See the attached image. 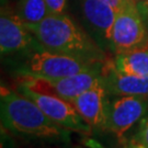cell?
<instances>
[{"label":"cell","instance_id":"19","mask_svg":"<svg viewBox=\"0 0 148 148\" xmlns=\"http://www.w3.org/2000/svg\"><path fill=\"white\" fill-rule=\"evenodd\" d=\"M135 1H136V2H138V1H143V0H135Z\"/></svg>","mask_w":148,"mask_h":148},{"label":"cell","instance_id":"9","mask_svg":"<svg viewBox=\"0 0 148 148\" xmlns=\"http://www.w3.org/2000/svg\"><path fill=\"white\" fill-rule=\"evenodd\" d=\"M40 45L18 13L2 9L0 16V52L2 57L27 54Z\"/></svg>","mask_w":148,"mask_h":148},{"label":"cell","instance_id":"11","mask_svg":"<svg viewBox=\"0 0 148 148\" xmlns=\"http://www.w3.org/2000/svg\"><path fill=\"white\" fill-rule=\"evenodd\" d=\"M102 75L109 95L148 97V77L120 71L113 59H106L103 64Z\"/></svg>","mask_w":148,"mask_h":148},{"label":"cell","instance_id":"8","mask_svg":"<svg viewBox=\"0 0 148 148\" xmlns=\"http://www.w3.org/2000/svg\"><path fill=\"white\" fill-rule=\"evenodd\" d=\"M148 113V97L109 95L106 109V130L123 139L136 123Z\"/></svg>","mask_w":148,"mask_h":148},{"label":"cell","instance_id":"12","mask_svg":"<svg viewBox=\"0 0 148 148\" xmlns=\"http://www.w3.org/2000/svg\"><path fill=\"white\" fill-rule=\"evenodd\" d=\"M113 63L120 71L148 77V42L130 52L115 55Z\"/></svg>","mask_w":148,"mask_h":148},{"label":"cell","instance_id":"15","mask_svg":"<svg viewBox=\"0 0 148 148\" xmlns=\"http://www.w3.org/2000/svg\"><path fill=\"white\" fill-rule=\"evenodd\" d=\"M49 14H62L65 13L68 0H45Z\"/></svg>","mask_w":148,"mask_h":148},{"label":"cell","instance_id":"14","mask_svg":"<svg viewBox=\"0 0 148 148\" xmlns=\"http://www.w3.org/2000/svg\"><path fill=\"white\" fill-rule=\"evenodd\" d=\"M135 140L138 144H142L148 148V113L145 115L142 121L139 122L137 134L135 136Z\"/></svg>","mask_w":148,"mask_h":148},{"label":"cell","instance_id":"7","mask_svg":"<svg viewBox=\"0 0 148 148\" xmlns=\"http://www.w3.org/2000/svg\"><path fill=\"white\" fill-rule=\"evenodd\" d=\"M80 25L100 47L110 52V38L117 11L103 0H74Z\"/></svg>","mask_w":148,"mask_h":148},{"label":"cell","instance_id":"6","mask_svg":"<svg viewBox=\"0 0 148 148\" xmlns=\"http://www.w3.org/2000/svg\"><path fill=\"white\" fill-rule=\"evenodd\" d=\"M18 91L34 101L52 121L64 128L84 134L91 131L89 124L81 117L70 101L62 99L57 95L35 91L23 84L18 86Z\"/></svg>","mask_w":148,"mask_h":148},{"label":"cell","instance_id":"13","mask_svg":"<svg viewBox=\"0 0 148 148\" xmlns=\"http://www.w3.org/2000/svg\"><path fill=\"white\" fill-rule=\"evenodd\" d=\"M16 13L27 24H36L49 14L45 0H20Z\"/></svg>","mask_w":148,"mask_h":148},{"label":"cell","instance_id":"18","mask_svg":"<svg viewBox=\"0 0 148 148\" xmlns=\"http://www.w3.org/2000/svg\"><path fill=\"white\" fill-rule=\"evenodd\" d=\"M133 148H147L146 146H144V145H142V144H138L137 146H134Z\"/></svg>","mask_w":148,"mask_h":148},{"label":"cell","instance_id":"10","mask_svg":"<svg viewBox=\"0 0 148 148\" xmlns=\"http://www.w3.org/2000/svg\"><path fill=\"white\" fill-rule=\"evenodd\" d=\"M70 102L74 104L81 117L89 124L91 130H106V109L109 95L104 80L85 91Z\"/></svg>","mask_w":148,"mask_h":148},{"label":"cell","instance_id":"2","mask_svg":"<svg viewBox=\"0 0 148 148\" xmlns=\"http://www.w3.org/2000/svg\"><path fill=\"white\" fill-rule=\"evenodd\" d=\"M1 124L11 133L45 142H66L68 130L52 121L36 103L19 91L1 88Z\"/></svg>","mask_w":148,"mask_h":148},{"label":"cell","instance_id":"5","mask_svg":"<svg viewBox=\"0 0 148 148\" xmlns=\"http://www.w3.org/2000/svg\"><path fill=\"white\" fill-rule=\"evenodd\" d=\"M102 68L103 65L59 79L25 77V79L22 80L21 84L38 92L49 93L67 101H73L75 98L103 80Z\"/></svg>","mask_w":148,"mask_h":148},{"label":"cell","instance_id":"4","mask_svg":"<svg viewBox=\"0 0 148 148\" xmlns=\"http://www.w3.org/2000/svg\"><path fill=\"white\" fill-rule=\"evenodd\" d=\"M148 42V27L135 0H130L116 12L110 38L114 55L130 52Z\"/></svg>","mask_w":148,"mask_h":148},{"label":"cell","instance_id":"16","mask_svg":"<svg viewBox=\"0 0 148 148\" xmlns=\"http://www.w3.org/2000/svg\"><path fill=\"white\" fill-rule=\"evenodd\" d=\"M137 3V8L140 14L143 16V20L146 24V27H148V0H143V1H138L136 2Z\"/></svg>","mask_w":148,"mask_h":148},{"label":"cell","instance_id":"17","mask_svg":"<svg viewBox=\"0 0 148 148\" xmlns=\"http://www.w3.org/2000/svg\"><path fill=\"white\" fill-rule=\"evenodd\" d=\"M103 1L108 2V3H109V5H111L115 10L119 11L122 7L125 5L127 1H130V0H103Z\"/></svg>","mask_w":148,"mask_h":148},{"label":"cell","instance_id":"3","mask_svg":"<svg viewBox=\"0 0 148 148\" xmlns=\"http://www.w3.org/2000/svg\"><path fill=\"white\" fill-rule=\"evenodd\" d=\"M104 63H88L68 55L54 53L38 45L25 54L18 73L25 77L59 79L92 69Z\"/></svg>","mask_w":148,"mask_h":148},{"label":"cell","instance_id":"1","mask_svg":"<svg viewBox=\"0 0 148 148\" xmlns=\"http://www.w3.org/2000/svg\"><path fill=\"white\" fill-rule=\"evenodd\" d=\"M27 27L40 45L47 51L92 64L104 63L108 59L95 38L66 12L48 14L43 21Z\"/></svg>","mask_w":148,"mask_h":148}]
</instances>
